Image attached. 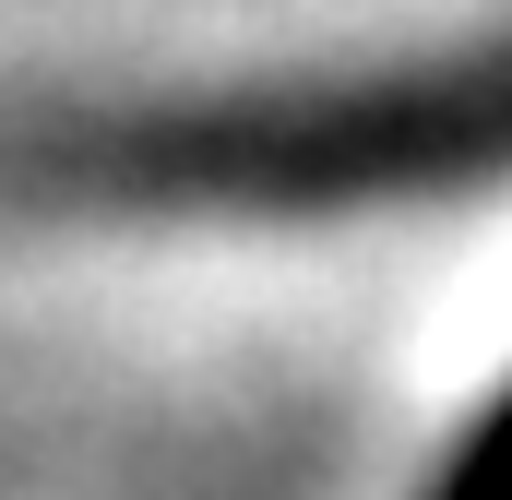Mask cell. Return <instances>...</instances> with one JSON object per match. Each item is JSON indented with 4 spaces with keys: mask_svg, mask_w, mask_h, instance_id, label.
I'll return each instance as SVG.
<instances>
[{
    "mask_svg": "<svg viewBox=\"0 0 512 500\" xmlns=\"http://www.w3.org/2000/svg\"><path fill=\"white\" fill-rule=\"evenodd\" d=\"M429 500H512V381L477 405V429H465V453L429 477Z\"/></svg>",
    "mask_w": 512,
    "mask_h": 500,
    "instance_id": "cell-2",
    "label": "cell"
},
{
    "mask_svg": "<svg viewBox=\"0 0 512 500\" xmlns=\"http://www.w3.org/2000/svg\"><path fill=\"white\" fill-rule=\"evenodd\" d=\"M512 167V48L298 96H215V108H131L72 120L36 155L48 203L120 215H322L393 191H465Z\"/></svg>",
    "mask_w": 512,
    "mask_h": 500,
    "instance_id": "cell-1",
    "label": "cell"
}]
</instances>
